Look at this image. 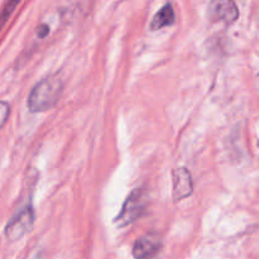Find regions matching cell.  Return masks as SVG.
Masks as SVG:
<instances>
[{
  "mask_svg": "<svg viewBox=\"0 0 259 259\" xmlns=\"http://www.w3.org/2000/svg\"><path fill=\"white\" fill-rule=\"evenodd\" d=\"M33 224H34V212H33L32 206L24 207L7 224L5 237L13 242L20 239L32 230Z\"/></svg>",
  "mask_w": 259,
  "mask_h": 259,
  "instance_id": "cell-3",
  "label": "cell"
},
{
  "mask_svg": "<svg viewBox=\"0 0 259 259\" xmlns=\"http://www.w3.org/2000/svg\"><path fill=\"white\" fill-rule=\"evenodd\" d=\"M147 209V195L142 187L134 190L131 192L128 197H126L125 202H124L121 211L119 212L118 217L115 218V224L119 228H125L131 225L132 223L139 219L141 215Z\"/></svg>",
  "mask_w": 259,
  "mask_h": 259,
  "instance_id": "cell-2",
  "label": "cell"
},
{
  "mask_svg": "<svg viewBox=\"0 0 259 259\" xmlns=\"http://www.w3.org/2000/svg\"><path fill=\"white\" fill-rule=\"evenodd\" d=\"M19 2H20V0H7L4 8H3V14H2L3 23L7 22L8 18L10 17V14H12V13L15 10V8L18 7Z\"/></svg>",
  "mask_w": 259,
  "mask_h": 259,
  "instance_id": "cell-8",
  "label": "cell"
},
{
  "mask_svg": "<svg viewBox=\"0 0 259 259\" xmlns=\"http://www.w3.org/2000/svg\"><path fill=\"white\" fill-rule=\"evenodd\" d=\"M175 23V12L174 7L171 4H166L163 8L156 13L151 22V29L158 30L161 28L168 27Z\"/></svg>",
  "mask_w": 259,
  "mask_h": 259,
  "instance_id": "cell-7",
  "label": "cell"
},
{
  "mask_svg": "<svg viewBox=\"0 0 259 259\" xmlns=\"http://www.w3.org/2000/svg\"><path fill=\"white\" fill-rule=\"evenodd\" d=\"M0 106H2V108H0V118H2V123H0V125L4 126L8 120V115H9L10 113V106L8 105L5 101H2Z\"/></svg>",
  "mask_w": 259,
  "mask_h": 259,
  "instance_id": "cell-9",
  "label": "cell"
},
{
  "mask_svg": "<svg viewBox=\"0 0 259 259\" xmlns=\"http://www.w3.org/2000/svg\"><path fill=\"white\" fill-rule=\"evenodd\" d=\"M162 249V240L156 233H149L139 238L133 247L134 258L156 257Z\"/></svg>",
  "mask_w": 259,
  "mask_h": 259,
  "instance_id": "cell-6",
  "label": "cell"
},
{
  "mask_svg": "<svg viewBox=\"0 0 259 259\" xmlns=\"http://www.w3.org/2000/svg\"><path fill=\"white\" fill-rule=\"evenodd\" d=\"M172 199L175 202L186 199L194 191V182H192L191 174L189 169L184 167H179L172 171Z\"/></svg>",
  "mask_w": 259,
  "mask_h": 259,
  "instance_id": "cell-5",
  "label": "cell"
},
{
  "mask_svg": "<svg viewBox=\"0 0 259 259\" xmlns=\"http://www.w3.org/2000/svg\"><path fill=\"white\" fill-rule=\"evenodd\" d=\"M258 77H259V75H258Z\"/></svg>",
  "mask_w": 259,
  "mask_h": 259,
  "instance_id": "cell-12",
  "label": "cell"
},
{
  "mask_svg": "<svg viewBox=\"0 0 259 259\" xmlns=\"http://www.w3.org/2000/svg\"><path fill=\"white\" fill-rule=\"evenodd\" d=\"M62 80L58 76H48L37 83L28 96V109L32 113H43L57 104L62 94Z\"/></svg>",
  "mask_w": 259,
  "mask_h": 259,
  "instance_id": "cell-1",
  "label": "cell"
},
{
  "mask_svg": "<svg viewBox=\"0 0 259 259\" xmlns=\"http://www.w3.org/2000/svg\"><path fill=\"white\" fill-rule=\"evenodd\" d=\"M258 146H259V141H258Z\"/></svg>",
  "mask_w": 259,
  "mask_h": 259,
  "instance_id": "cell-11",
  "label": "cell"
},
{
  "mask_svg": "<svg viewBox=\"0 0 259 259\" xmlns=\"http://www.w3.org/2000/svg\"><path fill=\"white\" fill-rule=\"evenodd\" d=\"M207 12L212 22H222L225 25L233 24L239 18V9L234 0H211Z\"/></svg>",
  "mask_w": 259,
  "mask_h": 259,
  "instance_id": "cell-4",
  "label": "cell"
},
{
  "mask_svg": "<svg viewBox=\"0 0 259 259\" xmlns=\"http://www.w3.org/2000/svg\"><path fill=\"white\" fill-rule=\"evenodd\" d=\"M48 33H50V28H48L46 24L45 25H39V28H38V29H37V35L39 38L46 37V35H47Z\"/></svg>",
  "mask_w": 259,
  "mask_h": 259,
  "instance_id": "cell-10",
  "label": "cell"
}]
</instances>
